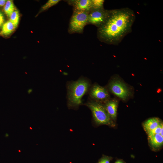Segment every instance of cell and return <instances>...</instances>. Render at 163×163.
<instances>
[{
  "label": "cell",
  "instance_id": "6da1fadb",
  "mask_svg": "<svg viewBox=\"0 0 163 163\" xmlns=\"http://www.w3.org/2000/svg\"><path fill=\"white\" fill-rule=\"evenodd\" d=\"M135 18L134 12L129 8L111 10L106 21L98 28V38L107 44L118 45L131 32Z\"/></svg>",
  "mask_w": 163,
  "mask_h": 163
},
{
  "label": "cell",
  "instance_id": "7a4b0ae2",
  "mask_svg": "<svg viewBox=\"0 0 163 163\" xmlns=\"http://www.w3.org/2000/svg\"><path fill=\"white\" fill-rule=\"evenodd\" d=\"M89 84L87 80L81 79L73 82L68 86V104L70 107H76L82 103V98L87 91Z\"/></svg>",
  "mask_w": 163,
  "mask_h": 163
},
{
  "label": "cell",
  "instance_id": "3957f363",
  "mask_svg": "<svg viewBox=\"0 0 163 163\" xmlns=\"http://www.w3.org/2000/svg\"><path fill=\"white\" fill-rule=\"evenodd\" d=\"M86 105L92 113L94 120L97 125H106L114 127L116 125L107 112L104 106L95 101L88 102Z\"/></svg>",
  "mask_w": 163,
  "mask_h": 163
},
{
  "label": "cell",
  "instance_id": "277c9868",
  "mask_svg": "<svg viewBox=\"0 0 163 163\" xmlns=\"http://www.w3.org/2000/svg\"><path fill=\"white\" fill-rule=\"evenodd\" d=\"M89 12L74 10L70 20L69 30V33H81L88 23Z\"/></svg>",
  "mask_w": 163,
  "mask_h": 163
},
{
  "label": "cell",
  "instance_id": "5b68a950",
  "mask_svg": "<svg viewBox=\"0 0 163 163\" xmlns=\"http://www.w3.org/2000/svg\"><path fill=\"white\" fill-rule=\"evenodd\" d=\"M108 88L112 93L123 100H126L131 94L126 85L118 79L112 80L109 84Z\"/></svg>",
  "mask_w": 163,
  "mask_h": 163
},
{
  "label": "cell",
  "instance_id": "8992f818",
  "mask_svg": "<svg viewBox=\"0 0 163 163\" xmlns=\"http://www.w3.org/2000/svg\"><path fill=\"white\" fill-rule=\"evenodd\" d=\"M110 12V10H105L104 8L91 10L88 13V23L99 27L106 21Z\"/></svg>",
  "mask_w": 163,
  "mask_h": 163
},
{
  "label": "cell",
  "instance_id": "52a82bcc",
  "mask_svg": "<svg viewBox=\"0 0 163 163\" xmlns=\"http://www.w3.org/2000/svg\"><path fill=\"white\" fill-rule=\"evenodd\" d=\"M91 97L97 101L107 102L109 95L107 90L99 85H95L92 87L90 92Z\"/></svg>",
  "mask_w": 163,
  "mask_h": 163
},
{
  "label": "cell",
  "instance_id": "ba28073f",
  "mask_svg": "<svg viewBox=\"0 0 163 163\" xmlns=\"http://www.w3.org/2000/svg\"><path fill=\"white\" fill-rule=\"evenodd\" d=\"M118 102L116 99H112L108 101L104 105L108 114L113 121L116 120Z\"/></svg>",
  "mask_w": 163,
  "mask_h": 163
},
{
  "label": "cell",
  "instance_id": "9c48e42d",
  "mask_svg": "<svg viewBox=\"0 0 163 163\" xmlns=\"http://www.w3.org/2000/svg\"><path fill=\"white\" fill-rule=\"evenodd\" d=\"M149 143L152 149L157 150L163 145V136L160 134H156L148 136Z\"/></svg>",
  "mask_w": 163,
  "mask_h": 163
},
{
  "label": "cell",
  "instance_id": "30bf717a",
  "mask_svg": "<svg viewBox=\"0 0 163 163\" xmlns=\"http://www.w3.org/2000/svg\"><path fill=\"white\" fill-rule=\"evenodd\" d=\"M75 10L88 12L92 9L91 0L72 1Z\"/></svg>",
  "mask_w": 163,
  "mask_h": 163
},
{
  "label": "cell",
  "instance_id": "8fae6325",
  "mask_svg": "<svg viewBox=\"0 0 163 163\" xmlns=\"http://www.w3.org/2000/svg\"><path fill=\"white\" fill-rule=\"evenodd\" d=\"M162 122L158 118H151L145 121L142 124V126L144 130L147 133L152 130Z\"/></svg>",
  "mask_w": 163,
  "mask_h": 163
},
{
  "label": "cell",
  "instance_id": "7c38bea8",
  "mask_svg": "<svg viewBox=\"0 0 163 163\" xmlns=\"http://www.w3.org/2000/svg\"><path fill=\"white\" fill-rule=\"evenodd\" d=\"M16 27L10 20L8 21L2 25L0 34L5 36L9 35L14 30Z\"/></svg>",
  "mask_w": 163,
  "mask_h": 163
},
{
  "label": "cell",
  "instance_id": "4fadbf2b",
  "mask_svg": "<svg viewBox=\"0 0 163 163\" xmlns=\"http://www.w3.org/2000/svg\"><path fill=\"white\" fill-rule=\"evenodd\" d=\"M4 11L6 14L10 17L12 13L15 10V7L12 1H7L4 7Z\"/></svg>",
  "mask_w": 163,
  "mask_h": 163
},
{
  "label": "cell",
  "instance_id": "5bb4252c",
  "mask_svg": "<svg viewBox=\"0 0 163 163\" xmlns=\"http://www.w3.org/2000/svg\"><path fill=\"white\" fill-rule=\"evenodd\" d=\"M9 17L10 21L17 27L19 23L20 17L18 11L14 10Z\"/></svg>",
  "mask_w": 163,
  "mask_h": 163
},
{
  "label": "cell",
  "instance_id": "9a60e30c",
  "mask_svg": "<svg viewBox=\"0 0 163 163\" xmlns=\"http://www.w3.org/2000/svg\"><path fill=\"white\" fill-rule=\"evenodd\" d=\"M163 125L162 122L159 126L152 130L147 132L148 136L156 134H160L163 136Z\"/></svg>",
  "mask_w": 163,
  "mask_h": 163
},
{
  "label": "cell",
  "instance_id": "2e32d148",
  "mask_svg": "<svg viewBox=\"0 0 163 163\" xmlns=\"http://www.w3.org/2000/svg\"><path fill=\"white\" fill-rule=\"evenodd\" d=\"M104 1L103 0H91L92 9L104 8Z\"/></svg>",
  "mask_w": 163,
  "mask_h": 163
},
{
  "label": "cell",
  "instance_id": "e0dca14e",
  "mask_svg": "<svg viewBox=\"0 0 163 163\" xmlns=\"http://www.w3.org/2000/svg\"><path fill=\"white\" fill-rule=\"evenodd\" d=\"M60 0H49L41 8V11L46 10L53 6L58 3Z\"/></svg>",
  "mask_w": 163,
  "mask_h": 163
},
{
  "label": "cell",
  "instance_id": "ac0fdd59",
  "mask_svg": "<svg viewBox=\"0 0 163 163\" xmlns=\"http://www.w3.org/2000/svg\"><path fill=\"white\" fill-rule=\"evenodd\" d=\"M110 157L103 155L99 160L98 163H110Z\"/></svg>",
  "mask_w": 163,
  "mask_h": 163
},
{
  "label": "cell",
  "instance_id": "d6986e66",
  "mask_svg": "<svg viewBox=\"0 0 163 163\" xmlns=\"http://www.w3.org/2000/svg\"><path fill=\"white\" fill-rule=\"evenodd\" d=\"M4 19L2 13L0 11V27L4 24Z\"/></svg>",
  "mask_w": 163,
  "mask_h": 163
},
{
  "label": "cell",
  "instance_id": "ffe728a7",
  "mask_svg": "<svg viewBox=\"0 0 163 163\" xmlns=\"http://www.w3.org/2000/svg\"><path fill=\"white\" fill-rule=\"evenodd\" d=\"M6 2L5 0H0V7L4 6Z\"/></svg>",
  "mask_w": 163,
  "mask_h": 163
},
{
  "label": "cell",
  "instance_id": "44dd1931",
  "mask_svg": "<svg viewBox=\"0 0 163 163\" xmlns=\"http://www.w3.org/2000/svg\"><path fill=\"white\" fill-rule=\"evenodd\" d=\"M115 163H124V162L121 160H119L116 161Z\"/></svg>",
  "mask_w": 163,
  "mask_h": 163
}]
</instances>
